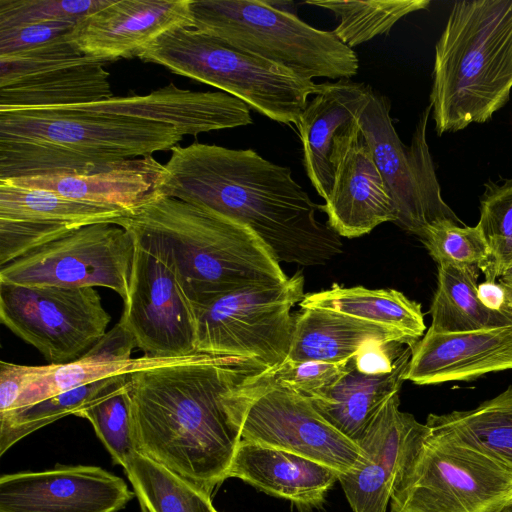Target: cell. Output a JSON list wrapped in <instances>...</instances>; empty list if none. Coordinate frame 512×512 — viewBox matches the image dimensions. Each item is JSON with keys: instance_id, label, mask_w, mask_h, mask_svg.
I'll return each instance as SVG.
<instances>
[{"instance_id": "obj_7", "label": "cell", "mask_w": 512, "mask_h": 512, "mask_svg": "<svg viewBox=\"0 0 512 512\" xmlns=\"http://www.w3.org/2000/svg\"><path fill=\"white\" fill-rule=\"evenodd\" d=\"M230 94L269 119L297 125L320 84L190 27L172 29L139 56Z\"/></svg>"}, {"instance_id": "obj_13", "label": "cell", "mask_w": 512, "mask_h": 512, "mask_svg": "<svg viewBox=\"0 0 512 512\" xmlns=\"http://www.w3.org/2000/svg\"><path fill=\"white\" fill-rule=\"evenodd\" d=\"M0 321L49 364H63L103 338L111 317L93 287L0 283Z\"/></svg>"}, {"instance_id": "obj_38", "label": "cell", "mask_w": 512, "mask_h": 512, "mask_svg": "<svg viewBox=\"0 0 512 512\" xmlns=\"http://www.w3.org/2000/svg\"><path fill=\"white\" fill-rule=\"evenodd\" d=\"M109 0H0V30L54 21L78 22Z\"/></svg>"}, {"instance_id": "obj_37", "label": "cell", "mask_w": 512, "mask_h": 512, "mask_svg": "<svg viewBox=\"0 0 512 512\" xmlns=\"http://www.w3.org/2000/svg\"><path fill=\"white\" fill-rule=\"evenodd\" d=\"M431 257L439 264H466L480 268L490 250L478 225L470 227L452 220L429 225L420 237Z\"/></svg>"}, {"instance_id": "obj_14", "label": "cell", "mask_w": 512, "mask_h": 512, "mask_svg": "<svg viewBox=\"0 0 512 512\" xmlns=\"http://www.w3.org/2000/svg\"><path fill=\"white\" fill-rule=\"evenodd\" d=\"M134 237L112 223L84 226L0 266V283L24 286L105 287L124 300Z\"/></svg>"}, {"instance_id": "obj_15", "label": "cell", "mask_w": 512, "mask_h": 512, "mask_svg": "<svg viewBox=\"0 0 512 512\" xmlns=\"http://www.w3.org/2000/svg\"><path fill=\"white\" fill-rule=\"evenodd\" d=\"M104 60L82 53L67 37L0 56V109L79 105L113 97Z\"/></svg>"}, {"instance_id": "obj_17", "label": "cell", "mask_w": 512, "mask_h": 512, "mask_svg": "<svg viewBox=\"0 0 512 512\" xmlns=\"http://www.w3.org/2000/svg\"><path fill=\"white\" fill-rule=\"evenodd\" d=\"M122 209L0 180V266L96 223L116 224Z\"/></svg>"}, {"instance_id": "obj_35", "label": "cell", "mask_w": 512, "mask_h": 512, "mask_svg": "<svg viewBox=\"0 0 512 512\" xmlns=\"http://www.w3.org/2000/svg\"><path fill=\"white\" fill-rule=\"evenodd\" d=\"M480 197L478 226L490 250L480 267L487 281H496L512 262V178L488 181Z\"/></svg>"}, {"instance_id": "obj_6", "label": "cell", "mask_w": 512, "mask_h": 512, "mask_svg": "<svg viewBox=\"0 0 512 512\" xmlns=\"http://www.w3.org/2000/svg\"><path fill=\"white\" fill-rule=\"evenodd\" d=\"M190 28L312 80L351 78L356 52L333 31L320 30L296 14L262 0H190Z\"/></svg>"}, {"instance_id": "obj_43", "label": "cell", "mask_w": 512, "mask_h": 512, "mask_svg": "<svg viewBox=\"0 0 512 512\" xmlns=\"http://www.w3.org/2000/svg\"><path fill=\"white\" fill-rule=\"evenodd\" d=\"M501 283H503L510 292V300H511V312H512V268L507 270L499 279Z\"/></svg>"}, {"instance_id": "obj_10", "label": "cell", "mask_w": 512, "mask_h": 512, "mask_svg": "<svg viewBox=\"0 0 512 512\" xmlns=\"http://www.w3.org/2000/svg\"><path fill=\"white\" fill-rule=\"evenodd\" d=\"M134 256L119 322L144 356L175 358L196 353V316L172 256L154 235L132 226Z\"/></svg>"}, {"instance_id": "obj_20", "label": "cell", "mask_w": 512, "mask_h": 512, "mask_svg": "<svg viewBox=\"0 0 512 512\" xmlns=\"http://www.w3.org/2000/svg\"><path fill=\"white\" fill-rule=\"evenodd\" d=\"M90 115L158 123L180 135H193L253 123L250 107L222 91L198 92L173 83L146 95L115 97L93 103L58 106Z\"/></svg>"}, {"instance_id": "obj_26", "label": "cell", "mask_w": 512, "mask_h": 512, "mask_svg": "<svg viewBox=\"0 0 512 512\" xmlns=\"http://www.w3.org/2000/svg\"><path fill=\"white\" fill-rule=\"evenodd\" d=\"M340 472L299 454L241 440L228 472L250 485L299 505L323 502Z\"/></svg>"}, {"instance_id": "obj_42", "label": "cell", "mask_w": 512, "mask_h": 512, "mask_svg": "<svg viewBox=\"0 0 512 512\" xmlns=\"http://www.w3.org/2000/svg\"><path fill=\"white\" fill-rule=\"evenodd\" d=\"M268 3L272 7L276 8L278 10H281V11H284V12H288V13H292V14H296L294 2H291V1H269L268 0Z\"/></svg>"}, {"instance_id": "obj_19", "label": "cell", "mask_w": 512, "mask_h": 512, "mask_svg": "<svg viewBox=\"0 0 512 512\" xmlns=\"http://www.w3.org/2000/svg\"><path fill=\"white\" fill-rule=\"evenodd\" d=\"M332 188L319 209L339 236L355 238L384 222L396 221V210L358 119L334 140Z\"/></svg>"}, {"instance_id": "obj_45", "label": "cell", "mask_w": 512, "mask_h": 512, "mask_svg": "<svg viewBox=\"0 0 512 512\" xmlns=\"http://www.w3.org/2000/svg\"><path fill=\"white\" fill-rule=\"evenodd\" d=\"M511 268H512V262H511V264H510V266H509L508 270H509V269H511Z\"/></svg>"}, {"instance_id": "obj_2", "label": "cell", "mask_w": 512, "mask_h": 512, "mask_svg": "<svg viewBox=\"0 0 512 512\" xmlns=\"http://www.w3.org/2000/svg\"><path fill=\"white\" fill-rule=\"evenodd\" d=\"M160 193L250 228L277 261L325 264L342 252L340 236L317 218L315 204L287 166L252 149L175 146Z\"/></svg>"}, {"instance_id": "obj_25", "label": "cell", "mask_w": 512, "mask_h": 512, "mask_svg": "<svg viewBox=\"0 0 512 512\" xmlns=\"http://www.w3.org/2000/svg\"><path fill=\"white\" fill-rule=\"evenodd\" d=\"M372 87L350 78L320 84L307 102L297 128L303 145L306 174L324 200L329 197L334 167L331 155L335 138L357 121L369 102Z\"/></svg>"}, {"instance_id": "obj_39", "label": "cell", "mask_w": 512, "mask_h": 512, "mask_svg": "<svg viewBox=\"0 0 512 512\" xmlns=\"http://www.w3.org/2000/svg\"><path fill=\"white\" fill-rule=\"evenodd\" d=\"M349 360L339 363L284 361L267 371L281 384L310 399L335 384L346 372Z\"/></svg>"}, {"instance_id": "obj_8", "label": "cell", "mask_w": 512, "mask_h": 512, "mask_svg": "<svg viewBox=\"0 0 512 512\" xmlns=\"http://www.w3.org/2000/svg\"><path fill=\"white\" fill-rule=\"evenodd\" d=\"M512 502V469L431 432L390 501V512H498Z\"/></svg>"}, {"instance_id": "obj_40", "label": "cell", "mask_w": 512, "mask_h": 512, "mask_svg": "<svg viewBox=\"0 0 512 512\" xmlns=\"http://www.w3.org/2000/svg\"><path fill=\"white\" fill-rule=\"evenodd\" d=\"M77 22L54 20L0 30V56L32 50L67 37Z\"/></svg>"}, {"instance_id": "obj_23", "label": "cell", "mask_w": 512, "mask_h": 512, "mask_svg": "<svg viewBox=\"0 0 512 512\" xmlns=\"http://www.w3.org/2000/svg\"><path fill=\"white\" fill-rule=\"evenodd\" d=\"M512 369V326L465 331L428 329L412 346L405 380L417 385L471 381Z\"/></svg>"}, {"instance_id": "obj_18", "label": "cell", "mask_w": 512, "mask_h": 512, "mask_svg": "<svg viewBox=\"0 0 512 512\" xmlns=\"http://www.w3.org/2000/svg\"><path fill=\"white\" fill-rule=\"evenodd\" d=\"M135 497L119 476L90 465L3 474L0 512H118Z\"/></svg>"}, {"instance_id": "obj_29", "label": "cell", "mask_w": 512, "mask_h": 512, "mask_svg": "<svg viewBox=\"0 0 512 512\" xmlns=\"http://www.w3.org/2000/svg\"><path fill=\"white\" fill-rule=\"evenodd\" d=\"M301 309L320 308L365 320L405 337L413 346L426 329L421 305L394 289L342 287L304 295Z\"/></svg>"}, {"instance_id": "obj_34", "label": "cell", "mask_w": 512, "mask_h": 512, "mask_svg": "<svg viewBox=\"0 0 512 512\" xmlns=\"http://www.w3.org/2000/svg\"><path fill=\"white\" fill-rule=\"evenodd\" d=\"M305 3L333 12L339 20L333 33L350 48L388 34L400 19L430 5L428 0H307Z\"/></svg>"}, {"instance_id": "obj_1", "label": "cell", "mask_w": 512, "mask_h": 512, "mask_svg": "<svg viewBox=\"0 0 512 512\" xmlns=\"http://www.w3.org/2000/svg\"><path fill=\"white\" fill-rule=\"evenodd\" d=\"M265 368L247 359L195 353L131 375L136 451L211 496L228 478L241 441L236 388Z\"/></svg>"}, {"instance_id": "obj_3", "label": "cell", "mask_w": 512, "mask_h": 512, "mask_svg": "<svg viewBox=\"0 0 512 512\" xmlns=\"http://www.w3.org/2000/svg\"><path fill=\"white\" fill-rule=\"evenodd\" d=\"M116 225L145 231L166 246L194 313L227 293L288 279L250 228L176 198L160 195Z\"/></svg>"}, {"instance_id": "obj_11", "label": "cell", "mask_w": 512, "mask_h": 512, "mask_svg": "<svg viewBox=\"0 0 512 512\" xmlns=\"http://www.w3.org/2000/svg\"><path fill=\"white\" fill-rule=\"evenodd\" d=\"M390 107L389 99L372 89L358 124L393 200L395 224L419 238L440 220L463 224L441 194L427 142L430 104L420 114L408 146L395 130Z\"/></svg>"}, {"instance_id": "obj_9", "label": "cell", "mask_w": 512, "mask_h": 512, "mask_svg": "<svg viewBox=\"0 0 512 512\" xmlns=\"http://www.w3.org/2000/svg\"><path fill=\"white\" fill-rule=\"evenodd\" d=\"M304 277L227 293L195 312L196 353L247 359L270 370L289 353L292 307L303 299Z\"/></svg>"}, {"instance_id": "obj_32", "label": "cell", "mask_w": 512, "mask_h": 512, "mask_svg": "<svg viewBox=\"0 0 512 512\" xmlns=\"http://www.w3.org/2000/svg\"><path fill=\"white\" fill-rule=\"evenodd\" d=\"M124 471L141 512H219L209 494L139 452Z\"/></svg>"}, {"instance_id": "obj_16", "label": "cell", "mask_w": 512, "mask_h": 512, "mask_svg": "<svg viewBox=\"0 0 512 512\" xmlns=\"http://www.w3.org/2000/svg\"><path fill=\"white\" fill-rule=\"evenodd\" d=\"M390 397L357 442L361 456L339 482L353 512H387L388 504L431 433Z\"/></svg>"}, {"instance_id": "obj_4", "label": "cell", "mask_w": 512, "mask_h": 512, "mask_svg": "<svg viewBox=\"0 0 512 512\" xmlns=\"http://www.w3.org/2000/svg\"><path fill=\"white\" fill-rule=\"evenodd\" d=\"M175 129L61 107L0 109V180L81 173L171 150Z\"/></svg>"}, {"instance_id": "obj_30", "label": "cell", "mask_w": 512, "mask_h": 512, "mask_svg": "<svg viewBox=\"0 0 512 512\" xmlns=\"http://www.w3.org/2000/svg\"><path fill=\"white\" fill-rule=\"evenodd\" d=\"M478 267L439 264L430 307L434 332H465L512 326V313L490 310L477 296Z\"/></svg>"}, {"instance_id": "obj_31", "label": "cell", "mask_w": 512, "mask_h": 512, "mask_svg": "<svg viewBox=\"0 0 512 512\" xmlns=\"http://www.w3.org/2000/svg\"><path fill=\"white\" fill-rule=\"evenodd\" d=\"M431 432L481 451L512 469V386L470 410L430 414Z\"/></svg>"}, {"instance_id": "obj_41", "label": "cell", "mask_w": 512, "mask_h": 512, "mask_svg": "<svg viewBox=\"0 0 512 512\" xmlns=\"http://www.w3.org/2000/svg\"><path fill=\"white\" fill-rule=\"evenodd\" d=\"M477 296L480 302L490 310L511 312L509 289L500 281H487L478 284Z\"/></svg>"}, {"instance_id": "obj_36", "label": "cell", "mask_w": 512, "mask_h": 512, "mask_svg": "<svg viewBox=\"0 0 512 512\" xmlns=\"http://www.w3.org/2000/svg\"><path fill=\"white\" fill-rule=\"evenodd\" d=\"M130 385L131 377L117 390L75 414L92 424L114 463L123 469L137 452L131 427Z\"/></svg>"}, {"instance_id": "obj_5", "label": "cell", "mask_w": 512, "mask_h": 512, "mask_svg": "<svg viewBox=\"0 0 512 512\" xmlns=\"http://www.w3.org/2000/svg\"><path fill=\"white\" fill-rule=\"evenodd\" d=\"M512 90V0L453 4L436 43L431 114L439 136L485 123Z\"/></svg>"}, {"instance_id": "obj_27", "label": "cell", "mask_w": 512, "mask_h": 512, "mask_svg": "<svg viewBox=\"0 0 512 512\" xmlns=\"http://www.w3.org/2000/svg\"><path fill=\"white\" fill-rule=\"evenodd\" d=\"M411 354V346L403 348L393 369L384 374L360 372L351 358L340 379L309 400L328 423L357 444L384 403L399 393Z\"/></svg>"}, {"instance_id": "obj_24", "label": "cell", "mask_w": 512, "mask_h": 512, "mask_svg": "<svg viewBox=\"0 0 512 512\" xmlns=\"http://www.w3.org/2000/svg\"><path fill=\"white\" fill-rule=\"evenodd\" d=\"M166 168L150 156L116 161L81 173H55L11 180L70 199L133 213L161 195Z\"/></svg>"}, {"instance_id": "obj_12", "label": "cell", "mask_w": 512, "mask_h": 512, "mask_svg": "<svg viewBox=\"0 0 512 512\" xmlns=\"http://www.w3.org/2000/svg\"><path fill=\"white\" fill-rule=\"evenodd\" d=\"M241 412V440L272 446L328 465L351 470L359 446L335 429L309 399L278 382L267 369L246 378L235 390Z\"/></svg>"}, {"instance_id": "obj_33", "label": "cell", "mask_w": 512, "mask_h": 512, "mask_svg": "<svg viewBox=\"0 0 512 512\" xmlns=\"http://www.w3.org/2000/svg\"><path fill=\"white\" fill-rule=\"evenodd\" d=\"M131 374L95 381L36 404L0 415V456L33 432L65 416L75 415L117 390Z\"/></svg>"}, {"instance_id": "obj_22", "label": "cell", "mask_w": 512, "mask_h": 512, "mask_svg": "<svg viewBox=\"0 0 512 512\" xmlns=\"http://www.w3.org/2000/svg\"><path fill=\"white\" fill-rule=\"evenodd\" d=\"M134 348L136 344L133 336L118 322L90 350L71 362L38 366L13 363L20 393L12 410L36 404L95 381L178 363L194 355L132 358Z\"/></svg>"}, {"instance_id": "obj_28", "label": "cell", "mask_w": 512, "mask_h": 512, "mask_svg": "<svg viewBox=\"0 0 512 512\" xmlns=\"http://www.w3.org/2000/svg\"><path fill=\"white\" fill-rule=\"evenodd\" d=\"M401 343L402 335L338 312L305 308L294 317L290 350L285 361L317 360L339 363L373 343Z\"/></svg>"}, {"instance_id": "obj_21", "label": "cell", "mask_w": 512, "mask_h": 512, "mask_svg": "<svg viewBox=\"0 0 512 512\" xmlns=\"http://www.w3.org/2000/svg\"><path fill=\"white\" fill-rule=\"evenodd\" d=\"M190 0H109L80 19L68 39L106 62L137 57L164 33L190 27Z\"/></svg>"}, {"instance_id": "obj_44", "label": "cell", "mask_w": 512, "mask_h": 512, "mask_svg": "<svg viewBox=\"0 0 512 512\" xmlns=\"http://www.w3.org/2000/svg\"><path fill=\"white\" fill-rule=\"evenodd\" d=\"M498 512H512V502L508 504L507 506L503 507Z\"/></svg>"}]
</instances>
